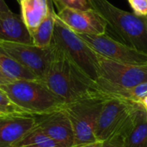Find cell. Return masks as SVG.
<instances>
[{
  "instance_id": "obj_8",
  "label": "cell",
  "mask_w": 147,
  "mask_h": 147,
  "mask_svg": "<svg viewBox=\"0 0 147 147\" xmlns=\"http://www.w3.org/2000/svg\"><path fill=\"white\" fill-rule=\"evenodd\" d=\"M0 50L16 59L39 79H44L51 59L52 45L48 48H40L34 44L0 40Z\"/></svg>"
},
{
  "instance_id": "obj_13",
  "label": "cell",
  "mask_w": 147,
  "mask_h": 147,
  "mask_svg": "<svg viewBox=\"0 0 147 147\" xmlns=\"http://www.w3.org/2000/svg\"><path fill=\"white\" fill-rule=\"evenodd\" d=\"M109 141L124 147H147V112L141 104L135 109L119 136Z\"/></svg>"
},
{
  "instance_id": "obj_10",
  "label": "cell",
  "mask_w": 147,
  "mask_h": 147,
  "mask_svg": "<svg viewBox=\"0 0 147 147\" xmlns=\"http://www.w3.org/2000/svg\"><path fill=\"white\" fill-rule=\"evenodd\" d=\"M63 108L48 114L33 115L36 121L35 127L62 146L74 147L72 126Z\"/></svg>"
},
{
  "instance_id": "obj_19",
  "label": "cell",
  "mask_w": 147,
  "mask_h": 147,
  "mask_svg": "<svg viewBox=\"0 0 147 147\" xmlns=\"http://www.w3.org/2000/svg\"><path fill=\"white\" fill-rule=\"evenodd\" d=\"M29 115L16 105L9 96L0 90V116Z\"/></svg>"
},
{
  "instance_id": "obj_16",
  "label": "cell",
  "mask_w": 147,
  "mask_h": 147,
  "mask_svg": "<svg viewBox=\"0 0 147 147\" xmlns=\"http://www.w3.org/2000/svg\"><path fill=\"white\" fill-rule=\"evenodd\" d=\"M36 78H38L34 73L0 50V85L9 84L18 80Z\"/></svg>"
},
{
  "instance_id": "obj_22",
  "label": "cell",
  "mask_w": 147,
  "mask_h": 147,
  "mask_svg": "<svg viewBox=\"0 0 147 147\" xmlns=\"http://www.w3.org/2000/svg\"><path fill=\"white\" fill-rule=\"evenodd\" d=\"M102 147H124L121 146V144H118L116 142H113V141H105L102 142Z\"/></svg>"
},
{
  "instance_id": "obj_17",
  "label": "cell",
  "mask_w": 147,
  "mask_h": 147,
  "mask_svg": "<svg viewBox=\"0 0 147 147\" xmlns=\"http://www.w3.org/2000/svg\"><path fill=\"white\" fill-rule=\"evenodd\" d=\"M55 20L56 12L53 6L47 17L30 34L32 42L34 46L40 48H48L51 47L53 38Z\"/></svg>"
},
{
  "instance_id": "obj_4",
  "label": "cell",
  "mask_w": 147,
  "mask_h": 147,
  "mask_svg": "<svg viewBox=\"0 0 147 147\" xmlns=\"http://www.w3.org/2000/svg\"><path fill=\"white\" fill-rule=\"evenodd\" d=\"M53 42L59 46L88 77L94 81L99 78L97 53L77 33L69 28L56 15Z\"/></svg>"
},
{
  "instance_id": "obj_1",
  "label": "cell",
  "mask_w": 147,
  "mask_h": 147,
  "mask_svg": "<svg viewBox=\"0 0 147 147\" xmlns=\"http://www.w3.org/2000/svg\"><path fill=\"white\" fill-rule=\"evenodd\" d=\"M43 81L65 104L85 98L103 97L95 82L76 65L66 53L52 42V54Z\"/></svg>"
},
{
  "instance_id": "obj_15",
  "label": "cell",
  "mask_w": 147,
  "mask_h": 147,
  "mask_svg": "<svg viewBox=\"0 0 147 147\" xmlns=\"http://www.w3.org/2000/svg\"><path fill=\"white\" fill-rule=\"evenodd\" d=\"M21 16L31 34L47 17L53 6L52 0H21Z\"/></svg>"
},
{
  "instance_id": "obj_11",
  "label": "cell",
  "mask_w": 147,
  "mask_h": 147,
  "mask_svg": "<svg viewBox=\"0 0 147 147\" xmlns=\"http://www.w3.org/2000/svg\"><path fill=\"white\" fill-rule=\"evenodd\" d=\"M56 15L77 34H103L106 33L107 24L95 9L80 10L65 8L58 11Z\"/></svg>"
},
{
  "instance_id": "obj_24",
  "label": "cell",
  "mask_w": 147,
  "mask_h": 147,
  "mask_svg": "<svg viewBox=\"0 0 147 147\" xmlns=\"http://www.w3.org/2000/svg\"><path fill=\"white\" fill-rule=\"evenodd\" d=\"M7 3L4 2V0H0V11H9Z\"/></svg>"
},
{
  "instance_id": "obj_5",
  "label": "cell",
  "mask_w": 147,
  "mask_h": 147,
  "mask_svg": "<svg viewBox=\"0 0 147 147\" xmlns=\"http://www.w3.org/2000/svg\"><path fill=\"white\" fill-rule=\"evenodd\" d=\"M105 99L107 98L91 97L65 104L63 109L71 121L74 133V147L99 141L96 131Z\"/></svg>"
},
{
  "instance_id": "obj_14",
  "label": "cell",
  "mask_w": 147,
  "mask_h": 147,
  "mask_svg": "<svg viewBox=\"0 0 147 147\" xmlns=\"http://www.w3.org/2000/svg\"><path fill=\"white\" fill-rule=\"evenodd\" d=\"M0 40L33 44L30 33L21 15L0 11Z\"/></svg>"
},
{
  "instance_id": "obj_18",
  "label": "cell",
  "mask_w": 147,
  "mask_h": 147,
  "mask_svg": "<svg viewBox=\"0 0 147 147\" xmlns=\"http://www.w3.org/2000/svg\"><path fill=\"white\" fill-rule=\"evenodd\" d=\"M14 147H64L34 127Z\"/></svg>"
},
{
  "instance_id": "obj_20",
  "label": "cell",
  "mask_w": 147,
  "mask_h": 147,
  "mask_svg": "<svg viewBox=\"0 0 147 147\" xmlns=\"http://www.w3.org/2000/svg\"><path fill=\"white\" fill-rule=\"evenodd\" d=\"M52 2L58 8V11L65 8L80 10L93 9L90 0H52Z\"/></svg>"
},
{
  "instance_id": "obj_26",
  "label": "cell",
  "mask_w": 147,
  "mask_h": 147,
  "mask_svg": "<svg viewBox=\"0 0 147 147\" xmlns=\"http://www.w3.org/2000/svg\"><path fill=\"white\" fill-rule=\"evenodd\" d=\"M16 1H17V2H18V3H20V1H21V0H16Z\"/></svg>"
},
{
  "instance_id": "obj_27",
  "label": "cell",
  "mask_w": 147,
  "mask_h": 147,
  "mask_svg": "<svg viewBox=\"0 0 147 147\" xmlns=\"http://www.w3.org/2000/svg\"><path fill=\"white\" fill-rule=\"evenodd\" d=\"M146 21H147V16H146Z\"/></svg>"
},
{
  "instance_id": "obj_28",
  "label": "cell",
  "mask_w": 147,
  "mask_h": 147,
  "mask_svg": "<svg viewBox=\"0 0 147 147\" xmlns=\"http://www.w3.org/2000/svg\"><path fill=\"white\" fill-rule=\"evenodd\" d=\"M128 1H129V0H128Z\"/></svg>"
},
{
  "instance_id": "obj_25",
  "label": "cell",
  "mask_w": 147,
  "mask_h": 147,
  "mask_svg": "<svg viewBox=\"0 0 147 147\" xmlns=\"http://www.w3.org/2000/svg\"><path fill=\"white\" fill-rule=\"evenodd\" d=\"M140 104L143 106V108L146 109V111L147 112V96H146V97L140 102Z\"/></svg>"
},
{
  "instance_id": "obj_7",
  "label": "cell",
  "mask_w": 147,
  "mask_h": 147,
  "mask_svg": "<svg viewBox=\"0 0 147 147\" xmlns=\"http://www.w3.org/2000/svg\"><path fill=\"white\" fill-rule=\"evenodd\" d=\"M95 52L109 59L136 65H147V54L125 43L115 40L106 34H78Z\"/></svg>"
},
{
  "instance_id": "obj_2",
  "label": "cell",
  "mask_w": 147,
  "mask_h": 147,
  "mask_svg": "<svg viewBox=\"0 0 147 147\" xmlns=\"http://www.w3.org/2000/svg\"><path fill=\"white\" fill-rule=\"evenodd\" d=\"M12 102L29 115H40L62 109L65 102L39 78L0 85Z\"/></svg>"
},
{
  "instance_id": "obj_23",
  "label": "cell",
  "mask_w": 147,
  "mask_h": 147,
  "mask_svg": "<svg viewBox=\"0 0 147 147\" xmlns=\"http://www.w3.org/2000/svg\"><path fill=\"white\" fill-rule=\"evenodd\" d=\"M102 141H96V142L90 143V144L84 145V146H81L78 147H102Z\"/></svg>"
},
{
  "instance_id": "obj_12",
  "label": "cell",
  "mask_w": 147,
  "mask_h": 147,
  "mask_svg": "<svg viewBox=\"0 0 147 147\" xmlns=\"http://www.w3.org/2000/svg\"><path fill=\"white\" fill-rule=\"evenodd\" d=\"M36 121L33 115L0 117V147H14L32 129Z\"/></svg>"
},
{
  "instance_id": "obj_9",
  "label": "cell",
  "mask_w": 147,
  "mask_h": 147,
  "mask_svg": "<svg viewBox=\"0 0 147 147\" xmlns=\"http://www.w3.org/2000/svg\"><path fill=\"white\" fill-rule=\"evenodd\" d=\"M99 78L124 88L147 82V65H136L115 61L97 53Z\"/></svg>"
},
{
  "instance_id": "obj_6",
  "label": "cell",
  "mask_w": 147,
  "mask_h": 147,
  "mask_svg": "<svg viewBox=\"0 0 147 147\" xmlns=\"http://www.w3.org/2000/svg\"><path fill=\"white\" fill-rule=\"evenodd\" d=\"M139 105L140 103L121 99H105L102 102L96 126L97 140L105 142L117 138Z\"/></svg>"
},
{
  "instance_id": "obj_3",
  "label": "cell",
  "mask_w": 147,
  "mask_h": 147,
  "mask_svg": "<svg viewBox=\"0 0 147 147\" xmlns=\"http://www.w3.org/2000/svg\"><path fill=\"white\" fill-rule=\"evenodd\" d=\"M95 9L110 28L127 46L147 54V21L146 16L125 11L108 0H90Z\"/></svg>"
},
{
  "instance_id": "obj_21",
  "label": "cell",
  "mask_w": 147,
  "mask_h": 147,
  "mask_svg": "<svg viewBox=\"0 0 147 147\" xmlns=\"http://www.w3.org/2000/svg\"><path fill=\"white\" fill-rule=\"evenodd\" d=\"M134 12L137 16H147V0H129L128 1Z\"/></svg>"
},
{
  "instance_id": "obj_29",
  "label": "cell",
  "mask_w": 147,
  "mask_h": 147,
  "mask_svg": "<svg viewBox=\"0 0 147 147\" xmlns=\"http://www.w3.org/2000/svg\"><path fill=\"white\" fill-rule=\"evenodd\" d=\"M0 117H1V116H0Z\"/></svg>"
}]
</instances>
